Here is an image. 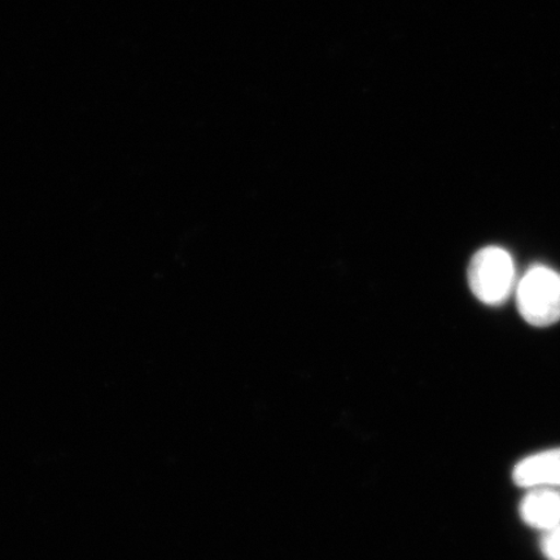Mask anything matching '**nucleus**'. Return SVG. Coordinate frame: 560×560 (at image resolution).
Instances as JSON below:
<instances>
[{
    "label": "nucleus",
    "mask_w": 560,
    "mask_h": 560,
    "mask_svg": "<svg viewBox=\"0 0 560 560\" xmlns=\"http://www.w3.org/2000/svg\"><path fill=\"white\" fill-rule=\"evenodd\" d=\"M513 480L522 488H560V447L521 460L514 468Z\"/></svg>",
    "instance_id": "nucleus-3"
},
{
    "label": "nucleus",
    "mask_w": 560,
    "mask_h": 560,
    "mask_svg": "<svg viewBox=\"0 0 560 560\" xmlns=\"http://www.w3.org/2000/svg\"><path fill=\"white\" fill-rule=\"evenodd\" d=\"M541 550L546 559L560 560V524L544 532Z\"/></svg>",
    "instance_id": "nucleus-5"
},
{
    "label": "nucleus",
    "mask_w": 560,
    "mask_h": 560,
    "mask_svg": "<svg viewBox=\"0 0 560 560\" xmlns=\"http://www.w3.org/2000/svg\"><path fill=\"white\" fill-rule=\"evenodd\" d=\"M558 490H559V493H560V489H558Z\"/></svg>",
    "instance_id": "nucleus-6"
},
{
    "label": "nucleus",
    "mask_w": 560,
    "mask_h": 560,
    "mask_svg": "<svg viewBox=\"0 0 560 560\" xmlns=\"http://www.w3.org/2000/svg\"><path fill=\"white\" fill-rule=\"evenodd\" d=\"M516 304L522 317L535 327L560 320V275L544 265L532 266L516 287Z\"/></svg>",
    "instance_id": "nucleus-1"
},
{
    "label": "nucleus",
    "mask_w": 560,
    "mask_h": 560,
    "mask_svg": "<svg viewBox=\"0 0 560 560\" xmlns=\"http://www.w3.org/2000/svg\"><path fill=\"white\" fill-rule=\"evenodd\" d=\"M513 257L501 247H486L472 257L468 266V283L481 303L499 306L510 298L515 285Z\"/></svg>",
    "instance_id": "nucleus-2"
},
{
    "label": "nucleus",
    "mask_w": 560,
    "mask_h": 560,
    "mask_svg": "<svg viewBox=\"0 0 560 560\" xmlns=\"http://www.w3.org/2000/svg\"><path fill=\"white\" fill-rule=\"evenodd\" d=\"M525 524L540 530H549L560 524V493L555 488H532L521 503Z\"/></svg>",
    "instance_id": "nucleus-4"
}]
</instances>
